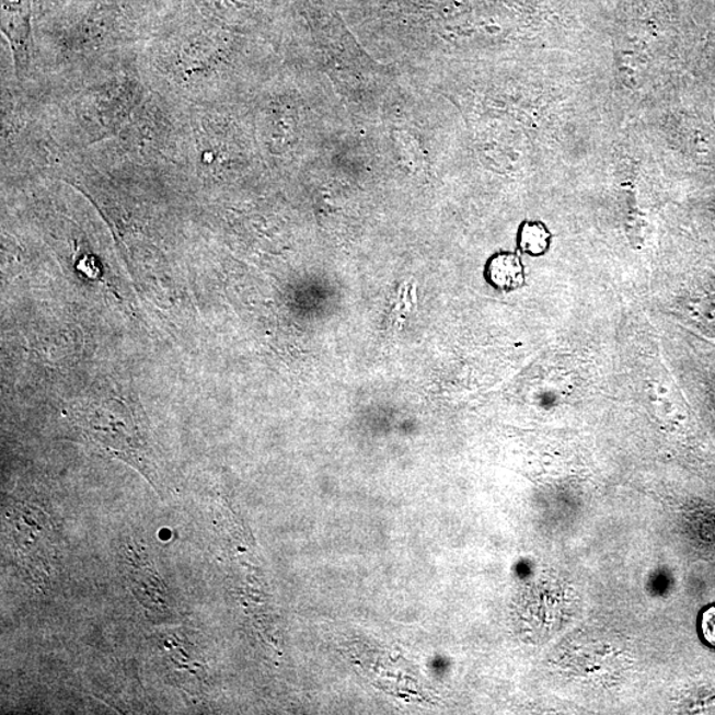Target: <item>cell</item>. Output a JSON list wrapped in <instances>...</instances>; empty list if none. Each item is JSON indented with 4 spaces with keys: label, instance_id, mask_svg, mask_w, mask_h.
<instances>
[{
    "label": "cell",
    "instance_id": "1",
    "mask_svg": "<svg viewBox=\"0 0 715 715\" xmlns=\"http://www.w3.org/2000/svg\"><path fill=\"white\" fill-rule=\"evenodd\" d=\"M79 422L88 440L151 476L143 428L128 410L91 407L79 416Z\"/></svg>",
    "mask_w": 715,
    "mask_h": 715
},
{
    "label": "cell",
    "instance_id": "2",
    "mask_svg": "<svg viewBox=\"0 0 715 715\" xmlns=\"http://www.w3.org/2000/svg\"><path fill=\"white\" fill-rule=\"evenodd\" d=\"M12 538L18 542V553L24 561L33 563L48 560V521L46 516L31 506H15L14 517L10 520Z\"/></svg>",
    "mask_w": 715,
    "mask_h": 715
},
{
    "label": "cell",
    "instance_id": "3",
    "mask_svg": "<svg viewBox=\"0 0 715 715\" xmlns=\"http://www.w3.org/2000/svg\"><path fill=\"white\" fill-rule=\"evenodd\" d=\"M484 280L501 293H511L523 288L527 284V268L522 257L512 251L492 253L484 265Z\"/></svg>",
    "mask_w": 715,
    "mask_h": 715
},
{
    "label": "cell",
    "instance_id": "4",
    "mask_svg": "<svg viewBox=\"0 0 715 715\" xmlns=\"http://www.w3.org/2000/svg\"><path fill=\"white\" fill-rule=\"evenodd\" d=\"M126 558L129 562V579L137 586V595L143 604L150 607L151 610L168 611L166 588L161 585L147 555L142 553V550H136L132 546L126 553Z\"/></svg>",
    "mask_w": 715,
    "mask_h": 715
},
{
    "label": "cell",
    "instance_id": "5",
    "mask_svg": "<svg viewBox=\"0 0 715 715\" xmlns=\"http://www.w3.org/2000/svg\"><path fill=\"white\" fill-rule=\"evenodd\" d=\"M517 250L530 257L547 255L553 245V233L542 220L527 219L518 226Z\"/></svg>",
    "mask_w": 715,
    "mask_h": 715
},
{
    "label": "cell",
    "instance_id": "6",
    "mask_svg": "<svg viewBox=\"0 0 715 715\" xmlns=\"http://www.w3.org/2000/svg\"><path fill=\"white\" fill-rule=\"evenodd\" d=\"M701 631L707 644L715 648V607H711L702 615Z\"/></svg>",
    "mask_w": 715,
    "mask_h": 715
}]
</instances>
